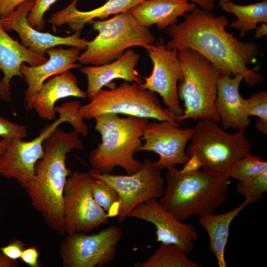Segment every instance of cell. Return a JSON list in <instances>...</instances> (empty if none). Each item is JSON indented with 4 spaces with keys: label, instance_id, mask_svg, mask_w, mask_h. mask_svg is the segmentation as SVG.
Segmentation results:
<instances>
[{
    "label": "cell",
    "instance_id": "d4e9b609",
    "mask_svg": "<svg viewBox=\"0 0 267 267\" xmlns=\"http://www.w3.org/2000/svg\"><path fill=\"white\" fill-rule=\"evenodd\" d=\"M219 5L224 11L236 16L237 20L232 21L229 26L239 30L242 38L247 32L255 30L258 24L267 23V0L246 5L236 4L230 0Z\"/></svg>",
    "mask_w": 267,
    "mask_h": 267
},
{
    "label": "cell",
    "instance_id": "83f0119b",
    "mask_svg": "<svg viewBox=\"0 0 267 267\" xmlns=\"http://www.w3.org/2000/svg\"><path fill=\"white\" fill-rule=\"evenodd\" d=\"M267 173V162L261 157L247 154L238 159L229 171L227 177L241 181Z\"/></svg>",
    "mask_w": 267,
    "mask_h": 267
},
{
    "label": "cell",
    "instance_id": "9a60e30c",
    "mask_svg": "<svg viewBox=\"0 0 267 267\" xmlns=\"http://www.w3.org/2000/svg\"><path fill=\"white\" fill-rule=\"evenodd\" d=\"M35 0H29L20 4L10 15L1 17V22L5 31L14 30L19 35L22 45L32 52L45 57L47 49L59 45H65L85 50L89 42L80 37L81 31L69 36L61 37L35 29L28 23V16Z\"/></svg>",
    "mask_w": 267,
    "mask_h": 267
},
{
    "label": "cell",
    "instance_id": "d6a6232c",
    "mask_svg": "<svg viewBox=\"0 0 267 267\" xmlns=\"http://www.w3.org/2000/svg\"><path fill=\"white\" fill-rule=\"evenodd\" d=\"M25 244L19 239L13 240L5 246L0 247V251L11 259L17 260L20 259Z\"/></svg>",
    "mask_w": 267,
    "mask_h": 267
},
{
    "label": "cell",
    "instance_id": "8d00e7d4",
    "mask_svg": "<svg viewBox=\"0 0 267 267\" xmlns=\"http://www.w3.org/2000/svg\"><path fill=\"white\" fill-rule=\"evenodd\" d=\"M19 265L17 260L11 259L0 252V267H17Z\"/></svg>",
    "mask_w": 267,
    "mask_h": 267
},
{
    "label": "cell",
    "instance_id": "ac0fdd59",
    "mask_svg": "<svg viewBox=\"0 0 267 267\" xmlns=\"http://www.w3.org/2000/svg\"><path fill=\"white\" fill-rule=\"evenodd\" d=\"M139 57L137 52L129 48L122 56L112 62L81 68V72L87 78V98L90 100L103 87L110 85L116 79L128 82L143 83L142 77L135 69Z\"/></svg>",
    "mask_w": 267,
    "mask_h": 267
},
{
    "label": "cell",
    "instance_id": "4fadbf2b",
    "mask_svg": "<svg viewBox=\"0 0 267 267\" xmlns=\"http://www.w3.org/2000/svg\"><path fill=\"white\" fill-rule=\"evenodd\" d=\"M153 63L151 75L143 77L144 89L158 93L167 108L175 116L183 114L178 93V84L182 78L181 64L178 58V50L166 48L160 37L156 43L144 47Z\"/></svg>",
    "mask_w": 267,
    "mask_h": 267
},
{
    "label": "cell",
    "instance_id": "e575fe53",
    "mask_svg": "<svg viewBox=\"0 0 267 267\" xmlns=\"http://www.w3.org/2000/svg\"><path fill=\"white\" fill-rule=\"evenodd\" d=\"M29 0H0V15L6 17L11 14L20 4Z\"/></svg>",
    "mask_w": 267,
    "mask_h": 267
},
{
    "label": "cell",
    "instance_id": "277c9868",
    "mask_svg": "<svg viewBox=\"0 0 267 267\" xmlns=\"http://www.w3.org/2000/svg\"><path fill=\"white\" fill-rule=\"evenodd\" d=\"M94 130L101 135V142L89 154V161L94 172L110 173L116 166L123 168L127 175L141 168L143 162L134 155L142 145V137L149 119L105 113L94 118Z\"/></svg>",
    "mask_w": 267,
    "mask_h": 267
},
{
    "label": "cell",
    "instance_id": "4dcf8cb0",
    "mask_svg": "<svg viewBox=\"0 0 267 267\" xmlns=\"http://www.w3.org/2000/svg\"><path fill=\"white\" fill-rule=\"evenodd\" d=\"M57 0H35L34 4L28 16L29 24L38 30L43 29L45 22L44 15L49 7Z\"/></svg>",
    "mask_w": 267,
    "mask_h": 267
},
{
    "label": "cell",
    "instance_id": "8fae6325",
    "mask_svg": "<svg viewBox=\"0 0 267 267\" xmlns=\"http://www.w3.org/2000/svg\"><path fill=\"white\" fill-rule=\"evenodd\" d=\"M67 234L60 243L59 257L64 267H103L114 260L122 229L115 225L93 234Z\"/></svg>",
    "mask_w": 267,
    "mask_h": 267
},
{
    "label": "cell",
    "instance_id": "52a82bcc",
    "mask_svg": "<svg viewBox=\"0 0 267 267\" xmlns=\"http://www.w3.org/2000/svg\"><path fill=\"white\" fill-rule=\"evenodd\" d=\"M81 106L79 101L74 100L55 106L59 118L43 128L34 139L29 141L12 139L0 155V176L7 179H15L18 184L25 189L35 179L36 163L44 156V140L62 123H69L74 131L86 136L88 128L81 116Z\"/></svg>",
    "mask_w": 267,
    "mask_h": 267
},
{
    "label": "cell",
    "instance_id": "ba28073f",
    "mask_svg": "<svg viewBox=\"0 0 267 267\" xmlns=\"http://www.w3.org/2000/svg\"><path fill=\"white\" fill-rule=\"evenodd\" d=\"M97 36L89 41L78 61L84 64L99 66L112 62L133 46H145L155 43L148 28L140 24L129 11L105 20L93 21Z\"/></svg>",
    "mask_w": 267,
    "mask_h": 267
},
{
    "label": "cell",
    "instance_id": "6da1fadb",
    "mask_svg": "<svg viewBox=\"0 0 267 267\" xmlns=\"http://www.w3.org/2000/svg\"><path fill=\"white\" fill-rule=\"evenodd\" d=\"M184 17L182 23L165 29L172 38L165 45L167 48L195 50L221 74H239L250 87L263 81L264 76L258 71V66L253 69L248 67L257 59L258 45L252 41H239L227 32L226 16H216L211 11L196 7Z\"/></svg>",
    "mask_w": 267,
    "mask_h": 267
},
{
    "label": "cell",
    "instance_id": "836d02e7",
    "mask_svg": "<svg viewBox=\"0 0 267 267\" xmlns=\"http://www.w3.org/2000/svg\"><path fill=\"white\" fill-rule=\"evenodd\" d=\"M39 258V252L35 246L24 248L20 257L22 261L31 267L41 266Z\"/></svg>",
    "mask_w": 267,
    "mask_h": 267
},
{
    "label": "cell",
    "instance_id": "44dd1931",
    "mask_svg": "<svg viewBox=\"0 0 267 267\" xmlns=\"http://www.w3.org/2000/svg\"><path fill=\"white\" fill-rule=\"evenodd\" d=\"M69 96L87 98L86 92L79 87L77 77L68 70L50 77L44 83L34 98L32 109L41 118L52 120L56 117V102Z\"/></svg>",
    "mask_w": 267,
    "mask_h": 267
},
{
    "label": "cell",
    "instance_id": "484cf974",
    "mask_svg": "<svg viewBox=\"0 0 267 267\" xmlns=\"http://www.w3.org/2000/svg\"><path fill=\"white\" fill-rule=\"evenodd\" d=\"M185 251L173 243H161L146 261L136 262L135 267H199L201 265L188 258Z\"/></svg>",
    "mask_w": 267,
    "mask_h": 267
},
{
    "label": "cell",
    "instance_id": "9c48e42d",
    "mask_svg": "<svg viewBox=\"0 0 267 267\" xmlns=\"http://www.w3.org/2000/svg\"><path fill=\"white\" fill-rule=\"evenodd\" d=\"M105 113L155 119L180 125L177 122V116L168 108L161 106L155 92L136 83L131 84L125 81L109 90L101 89L89 103L80 107L83 119L90 120Z\"/></svg>",
    "mask_w": 267,
    "mask_h": 267
},
{
    "label": "cell",
    "instance_id": "cb8c5ba5",
    "mask_svg": "<svg viewBox=\"0 0 267 267\" xmlns=\"http://www.w3.org/2000/svg\"><path fill=\"white\" fill-rule=\"evenodd\" d=\"M257 201L253 198H246L240 205L230 211L200 217L199 222L209 236V250L215 256L219 267H227L224 254L232 221L248 205Z\"/></svg>",
    "mask_w": 267,
    "mask_h": 267
},
{
    "label": "cell",
    "instance_id": "8992f818",
    "mask_svg": "<svg viewBox=\"0 0 267 267\" xmlns=\"http://www.w3.org/2000/svg\"><path fill=\"white\" fill-rule=\"evenodd\" d=\"M178 56L182 70V78L178 84V93L185 109L182 115L177 117V123L180 124L188 119L220 122L215 102L221 72L195 50H178Z\"/></svg>",
    "mask_w": 267,
    "mask_h": 267
},
{
    "label": "cell",
    "instance_id": "e0dca14e",
    "mask_svg": "<svg viewBox=\"0 0 267 267\" xmlns=\"http://www.w3.org/2000/svg\"><path fill=\"white\" fill-rule=\"evenodd\" d=\"M80 51L79 48L74 47L69 49L50 48L45 51L49 59L44 63L35 66L22 64L20 70L28 85L25 92V105L27 110L32 109L34 98L47 79L81 67L76 63Z\"/></svg>",
    "mask_w": 267,
    "mask_h": 267
},
{
    "label": "cell",
    "instance_id": "603a6c76",
    "mask_svg": "<svg viewBox=\"0 0 267 267\" xmlns=\"http://www.w3.org/2000/svg\"><path fill=\"white\" fill-rule=\"evenodd\" d=\"M78 0H73L65 8L54 13L48 22L54 26L67 24L73 31H81L86 24H91L95 18L103 20L111 15L129 11L145 0H107L101 6L86 11L76 8Z\"/></svg>",
    "mask_w": 267,
    "mask_h": 267
},
{
    "label": "cell",
    "instance_id": "2e32d148",
    "mask_svg": "<svg viewBox=\"0 0 267 267\" xmlns=\"http://www.w3.org/2000/svg\"><path fill=\"white\" fill-rule=\"evenodd\" d=\"M152 223L156 227V241L173 243L181 247L189 254L198 239L195 227L185 223L167 211L157 200L148 199L136 206L128 215Z\"/></svg>",
    "mask_w": 267,
    "mask_h": 267
},
{
    "label": "cell",
    "instance_id": "30bf717a",
    "mask_svg": "<svg viewBox=\"0 0 267 267\" xmlns=\"http://www.w3.org/2000/svg\"><path fill=\"white\" fill-rule=\"evenodd\" d=\"M90 172H75L67 178L63 194V215L67 234L89 233L108 222L109 217L94 200Z\"/></svg>",
    "mask_w": 267,
    "mask_h": 267
},
{
    "label": "cell",
    "instance_id": "5bb4252c",
    "mask_svg": "<svg viewBox=\"0 0 267 267\" xmlns=\"http://www.w3.org/2000/svg\"><path fill=\"white\" fill-rule=\"evenodd\" d=\"M192 134L193 128H181L169 121H148L141 137L145 142L137 153L147 151L158 154L159 159L153 165L160 171L178 164L184 166L189 161L185 147Z\"/></svg>",
    "mask_w": 267,
    "mask_h": 267
},
{
    "label": "cell",
    "instance_id": "ffe728a7",
    "mask_svg": "<svg viewBox=\"0 0 267 267\" xmlns=\"http://www.w3.org/2000/svg\"><path fill=\"white\" fill-rule=\"evenodd\" d=\"M47 59L36 54L10 37L2 27L0 15V69L3 73L0 81V99L11 101L10 83L14 76L23 78L20 67L23 62L35 66Z\"/></svg>",
    "mask_w": 267,
    "mask_h": 267
},
{
    "label": "cell",
    "instance_id": "3957f363",
    "mask_svg": "<svg viewBox=\"0 0 267 267\" xmlns=\"http://www.w3.org/2000/svg\"><path fill=\"white\" fill-rule=\"evenodd\" d=\"M167 186L158 201L180 221L193 215L212 214L225 201L230 183L226 178L203 169H167Z\"/></svg>",
    "mask_w": 267,
    "mask_h": 267
},
{
    "label": "cell",
    "instance_id": "f546056e",
    "mask_svg": "<svg viewBox=\"0 0 267 267\" xmlns=\"http://www.w3.org/2000/svg\"><path fill=\"white\" fill-rule=\"evenodd\" d=\"M237 192L245 196L258 201L267 191V173L239 181Z\"/></svg>",
    "mask_w": 267,
    "mask_h": 267
},
{
    "label": "cell",
    "instance_id": "f1b7e54d",
    "mask_svg": "<svg viewBox=\"0 0 267 267\" xmlns=\"http://www.w3.org/2000/svg\"><path fill=\"white\" fill-rule=\"evenodd\" d=\"M245 109L247 115L254 116L257 129L263 134H267V92L263 91L256 93L245 99Z\"/></svg>",
    "mask_w": 267,
    "mask_h": 267
},
{
    "label": "cell",
    "instance_id": "4316f807",
    "mask_svg": "<svg viewBox=\"0 0 267 267\" xmlns=\"http://www.w3.org/2000/svg\"><path fill=\"white\" fill-rule=\"evenodd\" d=\"M91 189L94 200L108 217H117L120 204V196L117 190L104 181L93 178Z\"/></svg>",
    "mask_w": 267,
    "mask_h": 267
},
{
    "label": "cell",
    "instance_id": "5b68a950",
    "mask_svg": "<svg viewBox=\"0 0 267 267\" xmlns=\"http://www.w3.org/2000/svg\"><path fill=\"white\" fill-rule=\"evenodd\" d=\"M245 132V130L240 129L229 134L214 121L198 120L186 151L189 161L183 168H202L227 178L233 164L243 156L251 153V144Z\"/></svg>",
    "mask_w": 267,
    "mask_h": 267
},
{
    "label": "cell",
    "instance_id": "d590c367",
    "mask_svg": "<svg viewBox=\"0 0 267 267\" xmlns=\"http://www.w3.org/2000/svg\"><path fill=\"white\" fill-rule=\"evenodd\" d=\"M198 5L200 8L207 11H212L215 6V0H187Z\"/></svg>",
    "mask_w": 267,
    "mask_h": 267
},
{
    "label": "cell",
    "instance_id": "ab89813d",
    "mask_svg": "<svg viewBox=\"0 0 267 267\" xmlns=\"http://www.w3.org/2000/svg\"><path fill=\"white\" fill-rule=\"evenodd\" d=\"M231 0H219V3H222V2H226V1H230Z\"/></svg>",
    "mask_w": 267,
    "mask_h": 267
},
{
    "label": "cell",
    "instance_id": "74e56055",
    "mask_svg": "<svg viewBox=\"0 0 267 267\" xmlns=\"http://www.w3.org/2000/svg\"><path fill=\"white\" fill-rule=\"evenodd\" d=\"M255 39H258L267 35V24L263 23L261 26H257L255 29Z\"/></svg>",
    "mask_w": 267,
    "mask_h": 267
},
{
    "label": "cell",
    "instance_id": "d6986e66",
    "mask_svg": "<svg viewBox=\"0 0 267 267\" xmlns=\"http://www.w3.org/2000/svg\"><path fill=\"white\" fill-rule=\"evenodd\" d=\"M243 80L239 75L230 76L221 74L217 83L215 106L222 129L246 130L250 121L245 109V99L240 95L239 85Z\"/></svg>",
    "mask_w": 267,
    "mask_h": 267
},
{
    "label": "cell",
    "instance_id": "7402d4cb",
    "mask_svg": "<svg viewBox=\"0 0 267 267\" xmlns=\"http://www.w3.org/2000/svg\"><path fill=\"white\" fill-rule=\"evenodd\" d=\"M196 7L187 0H145L129 11L142 25L148 28L155 24L162 30L176 24L179 17Z\"/></svg>",
    "mask_w": 267,
    "mask_h": 267
},
{
    "label": "cell",
    "instance_id": "1f68e13d",
    "mask_svg": "<svg viewBox=\"0 0 267 267\" xmlns=\"http://www.w3.org/2000/svg\"><path fill=\"white\" fill-rule=\"evenodd\" d=\"M27 136L25 126L14 124L0 116V137L2 139H22Z\"/></svg>",
    "mask_w": 267,
    "mask_h": 267
},
{
    "label": "cell",
    "instance_id": "7c38bea8",
    "mask_svg": "<svg viewBox=\"0 0 267 267\" xmlns=\"http://www.w3.org/2000/svg\"><path fill=\"white\" fill-rule=\"evenodd\" d=\"M92 177L112 186L118 192L120 204L117 216L119 223L128 218L129 212L141 203L151 198H160L164 193V180L161 171L153 161L145 159L137 172L124 176L100 174L92 169Z\"/></svg>",
    "mask_w": 267,
    "mask_h": 267
},
{
    "label": "cell",
    "instance_id": "f35d334b",
    "mask_svg": "<svg viewBox=\"0 0 267 267\" xmlns=\"http://www.w3.org/2000/svg\"><path fill=\"white\" fill-rule=\"evenodd\" d=\"M11 140H12L10 139H2L0 141V155L3 153L9 146Z\"/></svg>",
    "mask_w": 267,
    "mask_h": 267
},
{
    "label": "cell",
    "instance_id": "7a4b0ae2",
    "mask_svg": "<svg viewBox=\"0 0 267 267\" xmlns=\"http://www.w3.org/2000/svg\"><path fill=\"white\" fill-rule=\"evenodd\" d=\"M44 156L35 167V178L25 189L32 206L56 234L65 232L63 194L66 180L71 174L66 166V155L83 144L75 131L66 133L57 126L43 141Z\"/></svg>",
    "mask_w": 267,
    "mask_h": 267
}]
</instances>
